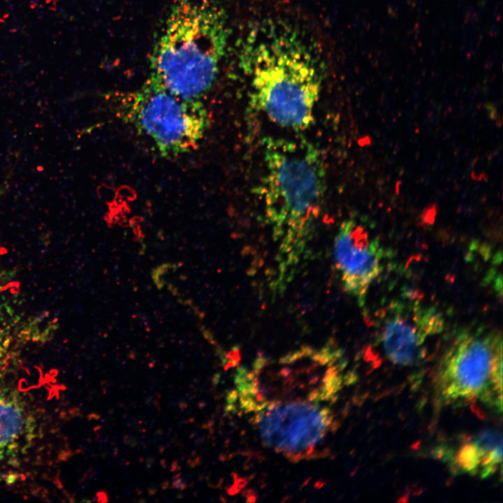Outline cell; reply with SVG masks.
Wrapping results in <instances>:
<instances>
[{"mask_svg":"<svg viewBox=\"0 0 503 503\" xmlns=\"http://www.w3.org/2000/svg\"><path fill=\"white\" fill-rule=\"evenodd\" d=\"M242 50L252 105L282 127H309L323 80L312 44L295 28L270 22L252 30Z\"/></svg>","mask_w":503,"mask_h":503,"instance_id":"1","label":"cell"},{"mask_svg":"<svg viewBox=\"0 0 503 503\" xmlns=\"http://www.w3.org/2000/svg\"><path fill=\"white\" fill-rule=\"evenodd\" d=\"M261 187L265 217L279 242L282 269L297 262L319 217L326 185L319 150L302 139L267 138Z\"/></svg>","mask_w":503,"mask_h":503,"instance_id":"2","label":"cell"},{"mask_svg":"<svg viewBox=\"0 0 503 503\" xmlns=\"http://www.w3.org/2000/svg\"><path fill=\"white\" fill-rule=\"evenodd\" d=\"M227 17L215 0H173L150 57V76L173 94L201 100L226 52Z\"/></svg>","mask_w":503,"mask_h":503,"instance_id":"3","label":"cell"},{"mask_svg":"<svg viewBox=\"0 0 503 503\" xmlns=\"http://www.w3.org/2000/svg\"><path fill=\"white\" fill-rule=\"evenodd\" d=\"M116 116L154 143L161 156L173 159L195 150L210 124L201 100H187L150 75L134 91L106 96Z\"/></svg>","mask_w":503,"mask_h":503,"instance_id":"4","label":"cell"},{"mask_svg":"<svg viewBox=\"0 0 503 503\" xmlns=\"http://www.w3.org/2000/svg\"><path fill=\"white\" fill-rule=\"evenodd\" d=\"M436 386L443 402L479 400L501 411V333L481 327L460 332L442 358Z\"/></svg>","mask_w":503,"mask_h":503,"instance_id":"5","label":"cell"},{"mask_svg":"<svg viewBox=\"0 0 503 503\" xmlns=\"http://www.w3.org/2000/svg\"><path fill=\"white\" fill-rule=\"evenodd\" d=\"M379 319L378 342L393 363L414 365L425 356L424 344L444 327L442 314L415 299H397Z\"/></svg>","mask_w":503,"mask_h":503,"instance_id":"6","label":"cell"},{"mask_svg":"<svg viewBox=\"0 0 503 503\" xmlns=\"http://www.w3.org/2000/svg\"><path fill=\"white\" fill-rule=\"evenodd\" d=\"M258 416L263 442L291 458L311 453L332 421L328 409L305 402L267 404Z\"/></svg>","mask_w":503,"mask_h":503,"instance_id":"7","label":"cell"},{"mask_svg":"<svg viewBox=\"0 0 503 503\" xmlns=\"http://www.w3.org/2000/svg\"><path fill=\"white\" fill-rule=\"evenodd\" d=\"M334 255L344 291L363 305L370 287L383 270L380 241L355 221L347 220L336 235Z\"/></svg>","mask_w":503,"mask_h":503,"instance_id":"8","label":"cell"},{"mask_svg":"<svg viewBox=\"0 0 503 503\" xmlns=\"http://www.w3.org/2000/svg\"><path fill=\"white\" fill-rule=\"evenodd\" d=\"M501 434L485 431L462 446L455 456L458 468L465 472L486 478L492 475L502 463Z\"/></svg>","mask_w":503,"mask_h":503,"instance_id":"9","label":"cell"},{"mask_svg":"<svg viewBox=\"0 0 503 503\" xmlns=\"http://www.w3.org/2000/svg\"><path fill=\"white\" fill-rule=\"evenodd\" d=\"M31 422L16 395L0 390V460L17 453L28 438Z\"/></svg>","mask_w":503,"mask_h":503,"instance_id":"10","label":"cell"}]
</instances>
